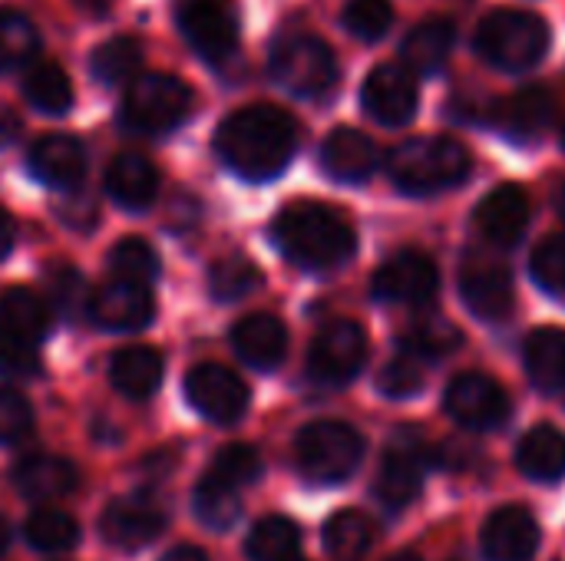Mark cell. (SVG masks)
I'll return each mask as SVG.
<instances>
[{"label":"cell","mask_w":565,"mask_h":561,"mask_svg":"<svg viewBox=\"0 0 565 561\" xmlns=\"http://www.w3.org/2000/svg\"><path fill=\"white\" fill-rule=\"evenodd\" d=\"M387 561H424L417 552H394Z\"/></svg>","instance_id":"obj_51"},{"label":"cell","mask_w":565,"mask_h":561,"mask_svg":"<svg viewBox=\"0 0 565 561\" xmlns=\"http://www.w3.org/2000/svg\"><path fill=\"white\" fill-rule=\"evenodd\" d=\"M440 291V271L424 251H397L374 274V294L391 304L424 308Z\"/></svg>","instance_id":"obj_10"},{"label":"cell","mask_w":565,"mask_h":561,"mask_svg":"<svg viewBox=\"0 0 565 561\" xmlns=\"http://www.w3.org/2000/svg\"><path fill=\"white\" fill-rule=\"evenodd\" d=\"M109 268L119 274V281H132V284H142V288L149 281H156L159 271H162L159 255L142 238H122V241H116L113 251H109Z\"/></svg>","instance_id":"obj_38"},{"label":"cell","mask_w":565,"mask_h":561,"mask_svg":"<svg viewBox=\"0 0 565 561\" xmlns=\"http://www.w3.org/2000/svg\"><path fill=\"white\" fill-rule=\"evenodd\" d=\"M10 245H13V222H10V215L0 208V258H7Z\"/></svg>","instance_id":"obj_49"},{"label":"cell","mask_w":565,"mask_h":561,"mask_svg":"<svg viewBox=\"0 0 565 561\" xmlns=\"http://www.w3.org/2000/svg\"><path fill=\"white\" fill-rule=\"evenodd\" d=\"M13 136H17V116H10V112H0V145H7Z\"/></svg>","instance_id":"obj_50"},{"label":"cell","mask_w":565,"mask_h":561,"mask_svg":"<svg viewBox=\"0 0 565 561\" xmlns=\"http://www.w3.org/2000/svg\"><path fill=\"white\" fill-rule=\"evenodd\" d=\"M275 241L295 265L331 271L351 261L358 235L351 222L324 202H291L275 218Z\"/></svg>","instance_id":"obj_2"},{"label":"cell","mask_w":565,"mask_h":561,"mask_svg":"<svg viewBox=\"0 0 565 561\" xmlns=\"http://www.w3.org/2000/svg\"><path fill=\"white\" fill-rule=\"evenodd\" d=\"M301 549V532L285 516L262 519L248 536V559L252 561H295Z\"/></svg>","instance_id":"obj_34"},{"label":"cell","mask_w":565,"mask_h":561,"mask_svg":"<svg viewBox=\"0 0 565 561\" xmlns=\"http://www.w3.org/2000/svg\"><path fill=\"white\" fill-rule=\"evenodd\" d=\"M447 413L467 430H497L510 420V397L493 377L463 374L447 387Z\"/></svg>","instance_id":"obj_12"},{"label":"cell","mask_w":565,"mask_h":561,"mask_svg":"<svg viewBox=\"0 0 565 561\" xmlns=\"http://www.w3.org/2000/svg\"><path fill=\"white\" fill-rule=\"evenodd\" d=\"M258 284H262V274H258V268L248 258L232 255V258H218L209 268V291L218 301H238V298H245Z\"/></svg>","instance_id":"obj_40"},{"label":"cell","mask_w":565,"mask_h":561,"mask_svg":"<svg viewBox=\"0 0 565 561\" xmlns=\"http://www.w3.org/2000/svg\"><path fill=\"white\" fill-rule=\"evenodd\" d=\"M563 145H565V132H563Z\"/></svg>","instance_id":"obj_54"},{"label":"cell","mask_w":565,"mask_h":561,"mask_svg":"<svg viewBox=\"0 0 565 561\" xmlns=\"http://www.w3.org/2000/svg\"><path fill=\"white\" fill-rule=\"evenodd\" d=\"M235 354L255 367V370H271L285 360L288 354V331L278 317L271 314H248L245 321L235 324L232 331Z\"/></svg>","instance_id":"obj_23"},{"label":"cell","mask_w":565,"mask_h":561,"mask_svg":"<svg viewBox=\"0 0 565 561\" xmlns=\"http://www.w3.org/2000/svg\"><path fill=\"white\" fill-rule=\"evenodd\" d=\"M3 549H7V522L0 519V555H3Z\"/></svg>","instance_id":"obj_52"},{"label":"cell","mask_w":565,"mask_h":561,"mask_svg":"<svg viewBox=\"0 0 565 561\" xmlns=\"http://www.w3.org/2000/svg\"><path fill=\"white\" fill-rule=\"evenodd\" d=\"M516 466L536 483H559L565 476V433L550 423L533 427L516 446Z\"/></svg>","instance_id":"obj_27"},{"label":"cell","mask_w":565,"mask_h":561,"mask_svg":"<svg viewBox=\"0 0 565 561\" xmlns=\"http://www.w3.org/2000/svg\"><path fill=\"white\" fill-rule=\"evenodd\" d=\"M404 344L420 357H447L463 344V334L444 317H427L404 334Z\"/></svg>","instance_id":"obj_41"},{"label":"cell","mask_w":565,"mask_h":561,"mask_svg":"<svg viewBox=\"0 0 565 561\" xmlns=\"http://www.w3.org/2000/svg\"><path fill=\"white\" fill-rule=\"evenodd\" d=\"M142 63V50L132 36H113L106 43H99L93 50V76L103 79V83H122V79H132V73L139 69Z\"/></svg>","instance_id":"obj_37"},{"label":"cell","mask_w":565,"mask_h":561,"mask_svg":"<svg viewBox=\"0 0 565 561\" xmlns=\"http://www.w3.org/2000/svg\"><path fill=\"white\" fill-rule=\"evenodd\" d=\"M89 314L99 327L122 334V331H142L152 321L156 304L149 288L116 278L89 298Z\"/></svg>","instance_id":"obj_17"},{"label":"cell","mask_w":565,"mask_h":561,"mask_svg":"<svg viewBox=\"0 0 565 561\" xmlns=\"http://www.w3.org/2000/svg\"><path fill=\"white\" fill-rule=\"evenodd\" d=\"M50 298L53 308L60 311V317H79L83 311H89V294H86V281L83 274L63 268L56 274H50Z\"/></svg>","instance_id":"obj_44"},{"label":"cell","mask_w":565,"mask_h":561,"mask_svg":"<svg viewBox=\"0 0 565 561\" xmlns=\"http://www.w3.org/2000/svg\"><path fill=\"white\" fill-rule=\"evenodd\" d=\"M559 212H563V218H565V188H563V195H559Z\"/></svg>","instance_id":"obj_53"},{"label":"cell","mask_w":565,"mask_h":561,"mask_svg":"<svg viewBox=\"0 0 565 561\" xmlns=\"http://www.w3.org/2000/svg\"><path fill=\"white\" fill-rule=\"evenodd\" d=\"M271 76L295 96L321 99L338 83V60L331 46L315 33H291L275 43Z\"/></svg>","instance_id":"obj_6"},{"label":"cell","mask_w":565,"mask_h":561,"mask_svg":"<svg viewBox=\"0 0 565 561\" xmlns=\"http://www.w3.org/2000/svg\"><path fill=\"white\" fill-rule=\"evenodd\" d=\"M367 360V334L358 321H331L308 350V374L324 387L351 384Z\"/></svg>","instance_id":"obj_8"},{"label":"cell","mask_w":565,"mask_h":561,"mask_svg":"<svg viewBox=\"0 0 565 561\" xmlns=\"http://www.w3.org/2000/svg\"><path fill=\"white\" fill-rule=\"evenodd\" d=\"M23 96L30 99L33 109L60 116L73 103V86H70V76L63 73V66L46 60V63L30 66V73L23 79Z\"/></svg>","instance_id":"obj_32"},{"label":"cell","mask_w":565,"mask_h":561,"mask_svg":"<svg viewBox=\"0 0 565 561\" xmlns=\"http://www.w3.org/2000/svg\"><path fill=\"white\" fill-rule=\"evenodd\" d=\"M195 516L212 532H228L238 522L242 506H238V496L232 489L202 476V483L195 486Z\"/></svg>","instance_id":"obj_39"},{"label":"cell","mask_w":565,"mask_h":561,"mask_svg":"<svg viewBox=\"0 0 565 561\" xmlns=\"http://www.w3.org/2000/svg\"><path fill=\"white\" fill-rule=\"evenodd\" d=\"M550 50V26L543 17L516 7H500L477 26V53L497 69H530Z\"/></svg>","instance_id":"obj_4"},{"label":"cell","mask_w":565,"mask_h":561,"mask_svg":"<svg viewBox=\"0 0 565 561\" xmlns=\"http://www.w3.org/2000/svg\"><path fill=\"white\" fill-rule=\"evenodd\" d=\"M159 561H209V559H205V552H202V549H195V546H179V549L166 552Z\"/></svg>","instance_id":"obj_48"},{"label":"cell","mask_w":565,"mask_h":561,"mask_svg":"<svg viewBox=\"0 0 565 561\" xmlns=\"http://www.w3.org/2000/svg\"><path fill=\"white\" fill-rule=\"evenodd\" d=\"M182 33L209 63H225L238 50V17L228 0H189L182 10Z\"/></svg>","instance_id":"obj_11"},{"label":"cell","mask_w":565,"mask_h":561,"mask_svg":"<svg viewBox=\"0 0 565 561\" xmlns=\"http://www.w3.org/2000/svg\"><path fill=\"white\" fill-rule=\"evenodd\" d=\"M424 446L417 440V433L411 430H401L381 463V473H377V499L387 506V509H404L411 506L417 496H420V486H424Z\"/></svg>","instance_id":"obj_13"},{"label":"cell","mask_w":565,"mask_h":561,"mask_svg":"<svg viewBox=\"0 0 565 561\" xmlns=\"http://www.w3.org/2000/svg\"><path fill=\"white\" fill-rule=\"evenodd\" d=\"M23 539L36 549V552H70L79 542V526L70 513L63 509H36L26 522H23Z\"/></svg>","instance_id":"obj_33"},{"label":"cell","mask_w":565,"mask_h":561,"mask_svg":"<svg viewBox=\"0 0 565 561\" xmlns=\"http://www.w3.org/2000/svg\"><path fill=\"white\" fill-rule=\"evenodd\" d=\"M162 357L152 347H122L109 364L113 387L129 400H149L162 384Z\"/></svg>","instance_id":"obj_28"},{"label":"cell","mask_w":565,"mask_h":561,"mask_svg":"<svg viewBox=\"0 0 565 561\" xmlns=\"http://www.w3.org/2000/svg\"><path fill=\"white\" fill-rule=\"evenodd\" d=\"M106 192L116 205L142 212L156 202L159 172L142 152H119L106 169Z\"/></svg>","instance_id":"obj_22"},{"label":"cell","mask_w":565,"mask_h":561,"mask_svg":"<svg viewBox=\"0 0 565 561\" xmlns=\"http://www.w3.org/2000/svg\"><path fill=\"white\" fill-rule=\"evenodd\" d=\"M321 165L338 182H364L377 169V145L358 129H334L321 145Z\"/></svg>","instance_id":"obj_24"},{"label":"cell","mask_w":565,"mask_h":561,"mask_svg":"<svg viewBox=\"0 0 565 561\" xmlns=\"http://www.w3.org/2000/svg\"><path fill=\"white\" fill-rule=\"evenodd\" d=\"M215 149L242 179L265 182L291 162L298 149V126L278 106H245L218 126Z\"/></svg>","instance_id":"obj_1"},{"label":"cell","mask_w":565,"mask_h":561,"mask_svg":"<svg viewBox=\"0 0 565 561\" xmlns=\"http://www.w3.org/2000/svg\"><path fill=\"white\" fill-rule=\"evenodd\" d=\"M50 308L43 298L23 288H10L0 298V337L20 341V344H40L50 334Z\"/></svg>","instance_id":"obj_25"},{"label":"cell","mask_w":565,"mask_h":561,"mask_svg":"<svg viewBox=\"0 0 565 561\" xmlns=\"http://www.w3.org/2000/svg\"><path fill=\"white\" fill-rule=\"evenodd\" d=\"M0 374H7V377H33V374H40L36 347L0 337Z\"/></svg>","instance_id":"obj_47"},{"label":"cell","mask_w":565,"mask_h":561,"mask_svg":"<svg viewBox=\"0 0 565 561\" xmlns=\"http://www.w3.org/2000/svg\"><path fill=\"white\" fill-rule=\"evenodd\" d=\"M533 278L553 291L565 294V235L546 238L536 251H533Z\"/></svg>","instance_id":"obj_43"},{"label":"cell","mask_w":565,"mask_h":561,"mask_svg":"<svg viewBox=\"0 0 565 561\" xmlns=\"http://www.w3.org/2000/svg\"><path fill=\"white\" fill-rule=\"evenodd\" d=\"M460 294L467 308L483 321H507L513 311V281L497 261L470 258L460 268Z\"/></svg>","instance_id":"obj_16"},{"label":"cell","mask_w":565,"mask_h":561,"mask_svg":"<svg viewBox=\"0 0 565 561\" xmlns=\"http://www.w3.org/2000/svg\"><path fill=\"white\" fill-rule=\"evenodd\" d=\"M262 473V460L255 453V446L248 443H232V446H222L212 460V466L205 470V479L238 493V486H248L255 483Z\"/></svg>","instance_id":"obj_36"},{"label":"cell","mask_w":565,"mask_h":561,"mask_svg":"<svg viewBox=\"0 0 565 561\" xmlns=\"http://www.w3.org/2000/svg\"><path fill=\"white\" fill-rule=\"evenodd\" d=\"M540 549V526L530 509L503 506L483 526V552L490 561H530Z\"/></svg>","instance_id":"obj_19"},{"label":"cell","mask_w":565,"mask_h":561,"mask_svg":"<svg viewBox=\"0 0 565 561\" xmlns=\"http://www.w3.org/2000/svg\"><path fill=\"white\" fill-rule=\"evenodd\" d=\"M394 23V7L391 0H348L344 7V26L358 40H381Z\"/></svg>","instance_id":"obj_42"},{"label":"cell","mask_w":565,"mask_h":561,"mask_svg":"<svg viewBox=\"0 0 565 561\" xmlns=\"http://www.w3.org/2000/svg\"><path fill=\"white\" fill-rule=\"evenodd\" d=\"M169 516L152 496H126L106 506L103 513V539L116 549H139L159 539Z\"/></svg>","instance_id":"obj_15"},{"label":"cell","mask_w":565,"mask_h":561,"mask_svg":"<svg viewBox=\"0 0 565 561\" xmlns=\"http://www.w3.org/2000/svg\"><path fill=\"white\" fill-rule=\"evenodd\" d=\"M457 43V30L450 20L444 17H434V20H424L417 23L407 40H404V60L411 63V69L417 73H434L447 63L450 50Z\"/></svg>","instance_id":"obj_30"},{"label":"cell","mask_w":565,"mask_h":561,"mask_svg":"<svg viewBox=\"0 0 565 561\" xmlns=\"http://www.w3.org/2000/svg\"><path fill=\"white\" fill-rule=\"evenodd\" d=\"M36 26L17 7H0V73L23 66L36 53Z\"/></svg>","instance_id":"obj_35"},{"label":"cell","mask_w":565,"mask_h":561,"mask_svg":"<svg viewBox=\"0 0 565 561\" xmlns=\"http://www.w3.org/2000/svg\"><path fill=\"white\" fill-rule=\"evenodd\" d=\"M13 486L36 503H50L60 496H70L79 486L76 470L60 456H30L13 470Z\"/></svg>","instance_id":"obj_26"},{"label":"cell","mask_w":565,"mask_h":561,"mask_svg":"<svg viewBox=\"0 0 565 561\" xmlns=\"http://www.w3.org/2000/svg\"><path fill=\"white\" fill-rule=\"evenodd\" d=\"M530 225V195L520 185L493 188L477 208V228L490 245L513 248Z\"/></svg>","instance_id":"obj_20"},{"label":"cell","mask_w":565,"mask_h":561,"mask_svg":"<svg viewBox=\"0 0 565 561\" xmlns=\"http://www.w3.org/2000/svg\"><path fill=\"white\" fill-rule=\"evenodd\" d=\"M374 522L358 513V509H344L338 513L328 526H324V546L331 552V559L338 561H361L371 546H374Z\"/></svg>","instance_id":"obj_31"},{"label":"cell","mask_w":565,"mask_h":561,"mask_svg":"<svg viewBox=\"0 0 565 561\" xmlns=\"http://www.w3.org/2000/svg\"><path fill=\"white\" fill-rule=\"evenodd\" d=\"M470 149L450 136H417L401 142L391 159L387 172L397 188L411 195H434L450 185H460L470 175Z\"/></svg>","instance_id":"obj_3"},{"label":"cell","mask_w":565,"mask_h":561,"mask_svg":"<svg viewBox=\"0 0 565 561\" xmlns=\"http://www.w3.org/2000/svg\"><path fill=\"white\" fill-rule=\"evenodd\" d=\"M526 370L546 393H565V331L540 327L526 337Z\"/></svg>","instance_id":"obj_29"},{"label":"cell","mask_w":565,"mask_h":561,"mask_svg":"<svg viewBox=\"0 0 565 561\" xmlns=\"http://www.w3.org/2000/svg\"><path fill=\"white\" fill-rule=\"evenodd\" d=\"M30 172L53 188H76L86 175V152L73 136H43L30 149Z\"/></svg>","instance_id":"obj_21"},{"label":"cell","mask_w":565,"mask_h":561,"mask_svg":"<svg viewBox=\"0 0 565 561\" xmlns=\"http://www.w3.org/2000/svg\"><path fill=\"white\" fill-rule=\"evenodd\" d=\"M556 122V96L546 86H523L497 103L493 126L510 139H536Z\"/></svg>","instance_id":"obj_18"},{"label":"cell","mask_w":565,"mask_h":561,"mask_svg":"<svg viewBox=\"0 0 565 561\" xmlns=\"http://www.w3.org/2000/svg\"><path fill=\"white\" fill-rule=\"evenodd\" d=\"M364 456V440L341 420L308 423L295 436V463L311 483H344Z\"/></svg>","instance_id":"obj_5"},{"label":"cell","mask_w":565,"mask_h":561,"mask_svg":"<svg viewBox=\"0 0 565 561\" xmlns=\"http://www.w3.org/2000/svg\"><path fill=\"white\" fill-rule=\"evenodd\" d=\"M420 387H424V374L414 360H391L377 377V390L391 400L414 397Z\"/></svg>","instance_id":"obj_46"},{"label":"cell","mask_w":565,"mask_h":561,"mask_svg":"<svg viewBox=\"0 0 565 561\" xmlns=\"http://www.w3.org/2000/svg\"><path fill=\"white\" fill-rule=\"evenodd\" d=\"M30 430H33L30 403L13 390H0V443H17Z\"/></svg>","instance_id":"obj_45"},{"label":"cell","mask_w":565,"mask_h":561,"mask_svg":"<svg viewBox=\"0 0 565 561\" xmlns=\"http://www.w3.org/2000/svg\"><path fill=\"white\" fill-rule=\"evenodd\" d=\"M361 99H364L367 116H374L377 122L404 126L417 112V79L411 69H404L397 63H384V66L371 69V76L364 79Z\"/></svg>","instance_id":"obj_14"},{"label":"cell","mask_w":565,"mask_h":561,"mask_svg":"<svg viewBox=\"0 0 565 561\" xmlns=\"http://www.w3.org/2000/svg\"><path fill=\"white\" fill-rule=\"evenodd\" d=\"M192 112V89L172 73H142L122 96V122L136 132L159 136Z\"/></svg>","instance_id":"obj_7"},{"label":"cell","mask_w":565,"mask_h":561,"mask_svg":"<svg viewBox=\"0 0 565 561\" xmlns=\"http://www.w3.org/2000/svg\"><path fill=\"white\" fill-rule=\"evenodd\" d=\"M185 400L212 423L232 427L248 410V387L238 374L218 364H199L185 377Z\"/></svg>","instance_id":"obj_9"}]
</instances>
